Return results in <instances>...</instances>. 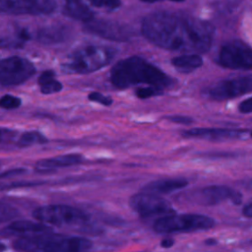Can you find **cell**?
Listing matches in <instances>:
<instances>
[{
    "label": "cell",
    "instance_id": "cell-1",
    "mask_svg": "<svg viewBox=\"0 0 252 252\" xmlns=\"http://www.w3.org/2000/svg\"><path fill=\"white\" fill-rule=\"evenodd\" d=\"M141 32L150 42L160 48L195 54L207 52L215 35V28L209 22L169 11L147 15Z\"/></svg>",
    "mask_w": 252,
    "mask_h": 252
},
{
    "label": "cell",
    "instance_id": "cell-2",
    "mask_svg": "<svg viewBox=\"0 0 252 252\" xmlns=\"http://www.w3.org/2000/svg\"><path fill=\"white\" fill-rule=\"evenodd\" d=\"M111 84L118 89H127L145 84L163 91L174 85L173 78L140 56H130L118 61L110 71Z\"/></svg>",
    "mask_w": 252,
    "mask_h": 252
},
{
    "label": "cell",
    "instance_id": "cell-3",
    "mask_svg": "<svg viewBox=\"0 0 252 252\" xmlns=\"http://www.w3.org/2000/svg\"><path fill=\"white\" fill-rule=\"evenodd\" d=\"M92 245L85 237L45 233L21 237L13 242V247L21 252H87Z\"/></svg>",
    "mask_w": 252,
    "mask_h": 252
},
{
    "label": "cell",
    "instance_id": "cell-4",
    "mask_svg": "<svg viewBox=\"0 0 252 252\" xmlns=\"http://www.w3.org/2000/svg\"><path fill=\"white\" fill-rule=\"evenodd\" d=\"M116 49L104 45H86L73 50L61 67L68 74H89L108 65Z\"/></svg>",
    "mask_w": 252,
    "mask_h": 252
},
{
    "label": "cell",
    "instance_id": "cell-5",
    "mask_svg": "<svg viewBox=\"0 0 252 252\" xmlns=\"http://www.w3.org/2000/svg\"><path fill=\"white\" fill-rule=\"evenodd\" d=\"M214 226L215 220L208 216L198 214H173L158 219L154 222L153 227L158 233H175L207 230Z\"/></svg>",
    "mask_w": 252,
    "mask_h": 252
},
{
    "label": "cell",
    "instance_id": "cell-6",
    "mask_svg": "<svg viewBox=\"0 0 252 252\" xmlns=\"http://www.w3.org/2000/svg\"><path fill=\"white\" fill-rule=\"evenodd\" d=\"M32 217L39 222L53 225H76L90 220V216L86 212L68 205L38 207L33 210Z\"/></svg>",
    "mask_w": 252,
    "mask_h": 252
},
{
    "label": "cell",
    "instance_id": "cell-7",
    "mask_svg": "<svg viewBox=\"0 0 252 252\" xmlns=\"http://www.w3.org/2000/svg\"><path fill=\"white\" fill-rule=\"evenodd\" d=\"M34 73V65L27 58L14 55L0 61V84L2 87L21 85Z\"/></svg>",
    "mask_w": 252,
    "mask_h": 252
},
{
    "label": "cell",
    "instance_id": "cell-8",
    "mask_svg": "<svg viewBox=\"0 0 252 252\" xmlns=\"http://www.w3.org/2000/svg\"><path fill=\"white\" fill-rule=\"evenodd\" d=\"M218 63L233 70H252V48L240 40H232L221 46Z\"/></svg>",
    "mask_w": 252,
    "mask_h": 252
},
{
    "label": "cell",
    "instance_id": "cell-9",
    "mask_svg": "<svg viewBox=\"0 0 252 252\" xmlns=\"http://www.w3.org/2000/svg\"><path fill=\"white\" fill-rule=\"evenodd\" d=\"M129 206L142 218H150L154 216H170L174 214V209L170 203L154 194L138 193L129 199Z\"/></svg>",
    "mask_w": 252,
    "mask_h": 252
},
{
    "label": "cell",
    "instance_id": "cell-10",
    "mask_svg": "<svg viewBox=\"0 0 252 252\" xmlns=\"http://www.w3.org/2000/svg\"><path fill=\"white\" fill-rule=\"evenodd\" d=\"M84 31L102 38L115 41L129 40L134 34V30L126 24L103 19H94L85 24Z\"/></svg>",
    "mask_w": 252,
    "mask_h": 252
},
{
    "label": "cell",
    "instance_id": "cell-11",
    "mask_svg": "<svg viewBox=\"0 0 252 252\" xmlns=\"http://www.w3.org/2000/svg\"><path fill=\"white\" fill-rule=\"evenodd\" d=\"M252 92V76L221 80L213 85L208 94L215 100H225Z\"/></svg>",
    "mask_w": 252,
    "mask_h": 252
},
{
    "label": "cell",
    "instance_id": "cell-12",
    "mask_svg": "<svg viewBox=\"0 0 252 252\" xmlns=\"http://www.w3.org/2000/svg\"><path fill=\"white\" fill-rule=\"evenodd\" d=\"M56 2L52 0H2L0 10L2 13L21 15H45L56 9Z\"/></svg>",
    "mask_w": 252,
    "mask_h": 252
},
{
    "label": "cell",
    "instance_id": "cell-13",
    "mask_svg": "<svg viewBox=\"0 0 252 252\" xmlns=\"http://www.w3.org/2000/svg\"><path fill=\"white\" fill-rule=\"evenodd\" d=\"M191 199L201 205H217L225 200H230L234 204L241 203V194L229 187L222 185H213L202 188L191 195Z\"/></svg>",
    "mask_w": 252,
    "mask_h": 252
},
{
    "label": "cell",
    "instance_id": "cell-14",
    "mask_svg": "<svg viewBox=\"0 0 252 252\" xmlns=\"http://www.w3.org/2000/svg\"><path fill=\"white\" fill-rule=\"evenodd\" d=\"M245 130L224 129V128H192L182 131L184 138H197L209 141H224L235 140L241 138Z\"/></svg>",
    "mask_w": 252,
    "mask_h": 252
},
{
    "label": "cell",
    "instance_id": "cell-15",
    "mask_svg": "<svg viewBox=\"0 0 252 252\" xmlns=\"http://www.w3.org/2000/svg\"><path fill=\"white\" fill-rule=\"evenodd\" d=\"M83 159L84 157L80 154H67L50 158H42L36 161L34 170L38 173H48L57 170L58 168L79 164Z\"/></svg>",
    "mask_w": 252,
    "mask_h": 252
},
{
    "label": "cell",
    "instance_id": "cell-16",
    "mask_svg": "<svg viewBox=\"0 0 252 252\" xmlns=\"http://www.w3.org/2000/svg\"><path fill=\"white\" fill-rule=\"evenodd\" d=\"M188 185V181L185 178H167L161 180H155L142 187V192L149 194H168L173 191L182 189Z\"/></svg>",
    "mask_w": 252,
    "mask_h": 252
},
{
    "label": "cell",
    "instance_id": "cell-17",
    "mask_svg": "<svg viewBox=\"0 0 252 252\" xmlns=\"http://www.w3.org/2000/svg\"><path fill=\"white\" fill-rule=\"evenodd\" d=\"M70 34L71 30L69 27L61 24H54L38 30L36 37L38 41L44 44H55L67 40Z\"/></svg>",
    "mask_w": 252,
    "mask_h": 252
},
{
    "label": "cell",
    "instance_id": "cell-18",
    "mask_svg": "<svg viewBox=\"0 0 252 252\" xmlns=\"http://www.w3.org/2000/svg\"><path fill=\"white\" fill-rule=\"evenodd\" d=\"M63 13L77 21L84 22L85 24L93 21L94 18V12L93 10L87 6V4L81 2V1H74V0H68L64 3L63 7Z\"/></svg>",
    "mask_w": 252,
    "mask_h": 252
},
{
    "label": "cell",
    "instance_id": "cell-19",
    "mask_svg": "<svg viewBox=\"0 0 252 252\" xmlns=\"http://www.w3.org/2000/svg\"><path fill=\"white\" fill-rule=\"evenodd\" d=\"M172 66L182 73H189L203 65V59L199 54L191 53L176 56L171 59Z\"/></svg>",
    "mask_w": 252,
    "mask_h": 252
},
{
    "label": "cell",
    "instance_id": "cell-20",
    "mask_svg": "<svg viewBox=\"0 0 252 252\" xmlns=\"http://www.w3.org/2000/svg\"><path fill=\"white\" fill-rule=\"evenodd\" d=\"M6 230L12 233H43L50 230V227L42 222H35L32 220H16L11 222Z\"/></svg>",
    "mask_w": 252,
    "mask_h": 252
},
{
    "label": "cell",
    "instance_id": "cell-21",
    "mask_svg": "<svg viewBox=\"0 0 252 252\" xmlns=\"http://www.w3.org/2000/svg\"><path fill=\"white\" fill-rule=\"evenodd\" d=\"M37 84L40 93L44 94L59 93L63 89L62 84L55 79V73L52 70L43 71L37 79Z\"/></svg>",
    "mask_w": 252,
    "mask_h": 252
},
{
    "label": "cell",
    "instance_id": "cell-22",
    "mask_svg": "<svg viewBox=\"0 0 252 252\" xmlns=\"http://www.w3.org/2000/svg\"><path fill=\"white\" fill-rule=\"evenodd\" d=\"M47 142L48 139L42 133L38 131H28L21 134L16 142V146L18 148H27L37 144H45Z\"/></svg>",
    "mask_w": 252,
    "mask_h": 252
},
{
    "label": "cell",
    "instance_id": "cell-23",
    "mask_svg": "<svg viewBox=\"0 0 252 252\" xmlns=\"http://www.w3.org/2000/svg\"><path fill=\"white\" fill-rule=\"evenodd\" d=\"M31 38L30 32L26 29H20L15 31L13 35L2 37L1 38V46H11V47H19L23 46L26 41H28Z\"/></svg>",
    "mask_w": 252,
    "mask_h": 252
},
{
    "label": "cell",
    "instance_id": "cell-24",
    "mask_svg": "<svg viewBox=\"0 0 252 252\" xmlns=\"http://www.w3.org/2000/svg\"><path fill=\"white\" fill-rule=\"evenodd\" d=\"M22 104L20 97L12 94H4L0 99V106L4 109H15Z\"/></svg>",
    "mask_w": 252,
    "mask_h": 252
},
{
    "label": "cell",
    "instance_id": "cell-25",
    "mask_svg": "<svg viewBox=\"0 0 252 252\" xmlns=\"http://www.w3.org/2000/svg\"><path fill=\"white\" fill-rule=\"evenodd\" d=\"M163 93V91L158 90L157 88L154 87H140L138 89H136L135 91V94L137 97L145 99V98H149L155 95H158L161 94Z\"/></svg>",
    "mask_w": 252,
    "mask_h": 252
},
{
    "label": "cell",
    "instance_id": "cell-26",
    "mask_svg": "<svg viewBox=\"0 0 252 252\" xmlns=\"http://www.w3.org/2000/svg\"><path fill=\"white\" fill-rule=\"evenodd\" d=\"M88 98L91 101H94V102L100 103V104L105 105V106H109L113 102V100H112V98L110 96L104 95V94H102L100 93H97V92L90 93L89 95H88Z\"/></svg>",
    "mask_w": 252,
    "mask_h": 252
},
{
    "label": "cell",
    "instance_id": "cell-27",
    "mask_svg": "<svg viewBox=\"0 0 252 252\" xmlns=\"http://www.w3.org/2000/svg\"><path fill=\"white\" fill-rule=\"evenodd\" d=\"M91 4L94 7H97V8H105L107 10H115L121 5V2L120 1H113V0H111V1L94 0V1H91Z\"/></svg>",
    "mask_w": 252,
    "mask_h": 252
},
{
    "label": "cell",
    "instance_id": "cell-28",
    "mask_svg": "<svg viewBox=\"0 0 252 252\" xmlns=\"http://www.w3.org/2000/svg\"><path fill=\"white\" fill-rule=\"evenodd\" d=\"M17 216V211L11 206L2 203L1 204V221H6Z\"/></svg>",
    "mask_w": 252,
    "mask_h": 252
},
{
    "label": "cell",
    "instance_id": "cell-29",
    "mask_svg": "<svg viewBox=\"0 0 252 252\" xmlns=\"http://www.w3.org/2000/svg\"><path fill=\"white\" fill-rule=\"evenodd\" d=\"M167 120L174 122V123H178V124H191L193 122V119L191 117L188 116H183V115H171V116H166L165 117Z\"/></svg>",
    "mask_w": 252,
    "mask_h": 252
},
{
    "label": "cell",
    "instance_id": "cell-30",
    "mask_svg": "<svg viewBox=\"0 0 252 252\" xmlns=\"http://www.w3.org/2000/svg\"><path fill=\"white\" fill-rule=\"evenodd\" d=\"M238 109L241 113H250V112H252V97H249V98L243 100L239 104Z\"/></svg>",
    "mask_w": 252,
    "mask_h": 252
},
{
    "label": "cell",
    "instance_id": "cell-31",
    "mask_svg": "<svg viewBox=\"0 0 252 252\" xmlns=\"http://www.w3.org/2000/svg\"><path fill=\"white\" fill-rule=\"evenodd\" d=\"M26 172V169L25 168H15V169H10V170H7V171H4L2 172L1 174V178L4 179L6 177H11V176H15V175H18V174H22Z\"/></svg>",
    "mask_w": 252,
    "mask_h": 252
},
{
    "label": "cell",
    "instance_id": "cell-32",
    "mask_svg": "<svg viewBox=\"0 0 252 252\" xmlns=\"http://www.w3.org/2000/svg\"><path fill=\"white\" fill-rule=\"evenodd\" d=\"M243 215L247 218H252V203H250L244 207Z\"/></svg>",
    "mask_w": 252,
    "mask_h": 252
},
{
    "label": "cell",
    "instance_id": "cell-33",
    "mask_svg": "<svg viewBox=\"0 0 252 252\" xmlns=\"http://www.w3.org/2000/svg\"><path fill=\"white\" fill-rule=\"evenodd\" d=\"M173 244H174V240H173L172 238H165V239H163V240L161 241V243H160V245H161L162 247H164V248H168V247L172 246Z\"/></svg>",
    "mask_w": 252,
    "mask_h": 252
},
{
    "label": "cell",
    "instance_id": "cell-34",
    "mask_svg": "<svg viewBox=\"0 0 252 252\" xmlns=\"http://www.w3.org/2000/svg\"><path fill=\"white\" fill-rule=\"evenodd\" d=\"M249 187H250V188H252V180H251V182L249 183Z\"/></svg>",
    "mask_w": 252,
    "mask_h": 252
},
{
    "label": "cell",
    "instance_id": "cell-35",
    "mask_svg": "<svg viewBox=\"0 0 252 252\" xmlns=\"http://www.w3.org/2000/svg\"><path fill=\"white\" fill-rule=\"evenodd\" d=\"M251 136H252V133H251Z\"/></svg>",
    "mask_w": 252,
    "mask_h": 252
}]
</instances>
